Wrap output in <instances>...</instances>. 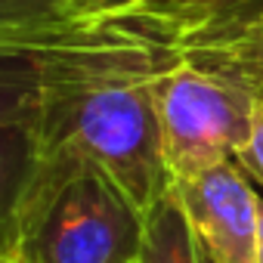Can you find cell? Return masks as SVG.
Masks as SVG:
<instances>
[{"mask_svg": "<svg viewBox=\"0 0 263 263\" xmlns=\"http://www.w3.org/2000/svg\"><path fill=\"white\" fill-rule=\"evenodd\" d=\"M174 56L177 50L130 31L118 53L59 87L34 124L37 146L84 155L143 211L155 208L174 189V180L164 161L152 84Z\"/></svg>", "mask_w": 263, "mask_h": 263, "instance_id": "obj_1", "label": "cell"}, {"mask_svg": "<svg viewBox=\"0 0 263 263\" xmlns=\"http://www.w3.org/2000/svg\"><path fill=\"white\" fill-rule=\"evenodd\" d=\"M146 214L102 167L41 149L19 220L22 263H140Z\"/></svg>", "mask_w": 263, "mask_h": 263, "instance_id": "obj_2", "label": "cell"}, {"mask_svg": "<svg viewBox=\"0 0 263 263\" xmlns=\"http://www.w3.org/2000/svg\"><path fill=\"white\" fill-rule=\"evenodd\" d=\"M152 93L164 161L180 183L235 161L263 102V74L220 47L177 50Z\"/></svg>", "mask_w": 263, "mask_h": 263, "instance_id": "obj_3", "label": "cell"}, {"mask_svg": "<svg viewBox=\"0 0 263 263\" xmlns=\"http://www.w3.org/2000/svg\"><path fill=\"white\" fill-rule=\"evenodd\" d=\"M127 37V28L96 19L34 31H0V127L34 130L59 87L105 62Z\"/></svg>", "mask_w": 263, "mask_h": 263, "instance_id": "obj_4", "label": "cell"}, {"mask_svg": "<svg viewBox=\"0 0 263 263\" xmlns=\"http://www.w3.org/2000/svg\"><path fill=\"white\" fill-rule=\"evenodd\" d=\"M174 195L208 263H257L263 201L235 161L174 183Z\"/></svg>", "mask_w": 263, "mask_h": 263, "instance_id": "obj_5", "label": "cell"}, {"mask_svg": "<svg viewBox=\"0 0 263 263\" xmlns=\"http://www.w3.org/2000/svg\"><path fill=\"white\" fill-rule=\"evenodd\" d=\"M263 22V0H146L115 19V25L143 34L171 50L223 47Z\"/></svg>", "mask_w": 263, "mask_h": 263, "instance_id": "obj_6", "label": "cell"}, {"mask_svg": "<svg viewBox=\"0 0 263 263\" xmlns=\"http://www.w3.org/2000/svg\"><path fill=\"white\" fill-rule=\"evenodd\" d=\"M37 158L31 127H0V254L19 251V220Z\"/></svg>", "mask_w": 263, "mask_h": 263, "instance_id": "obj_7", "label": "cell"}, {"mask_svg": "<svg viewBox=\"0 0 263 263\" xmlns=\"http://www.w3.org/2000/svg\"><path fill=\"white\" fill-rule=\"evenodd\" d=\"M140 263H208L174 189L146 214V248Z\"/></svg>", "mask_w": 263, "mask_h": 263, "instance_id": "obj_8", "label": "cell"}, {"mask_svg": "<svg viewBox=\"0 0 263 263\" xmlns=\"http://www.w3.org/2000/svg\"><path fill=\"white\" fill-rule=\"evenodd\" d=\"M90 19V0H0V31H34Z\"/></svg>", "mask_w": 263, "mask_h": 263, "instance_id": "obj_9", "label": "cell"}, {"mask_svg": "<svg viewBox=\"0 0 263 263\" xmlns=\"http://www.w3.org/2000/svg\"><path fill=\"white\" fill-rule=\"evenodd\" d=\"M235 164H238L257 186H263V102H260V108H257V118H254V127H251L248 143H245L241 152L235 155Z\"/></svg>", "mask_w": 263, "mask_h": 263, "instance_id": "obj_10", "label": "cell"}, {"mask_svg": "<svg viewBox=\"0 0 263 263\" xmlns=\"http://www.w3.org/2000/svg\"><path fill=\"white\" fill-rule=\"evenodd\" d=\"M220 50L232 53L235 59L248 62L251 68H257V71L263 74V22H257L245 37H238V41H232V44H223Z\"/></svg>", "mask_w": 263, "mask_h": 263, "instance_id": "obj_11", "label": "cell"}, {"mask_svg": "<svg viewBox=\"0 0 263 263\" xmlns=\"http://www.w3.org/2000/svg\"><path fill=\"white\" fill-rule=\"evenodd\" d=\"M143 4H146V0H90V19L115 22V19L127 16V13H134Z\"/></svg>", "mask_w": 263, "mask_h": 263, "instance_id": "obj_12", "label": "cell"}, {"mask_svg": "<svg viewBox=\"0 0 263 263\" xmlns=\"http://www.w3.org/2000/svg\"><path fill=\"white\" fill-rule=\"evenodd\" d=\"M257 263H263V211H260V232H257Z\"/></svg>", "mask_w": 263, "mask_h": 263, "instance_id": "obj_13", "label": "cell"}, {"mask_svg": "<svg viewBox=\"0 0 263 263\" xmlns=\"http://www.w3.org/2000/svg\"><path fill=\"white\" fill-rule=\"evenodd\" d=\"M0 263H22V257H19V251H13V254H0Z\"/></svg>", "mask_w": 263, "mask_h": 263, "instance_id": "obj_14", "label": "cell"}]
</instances>
